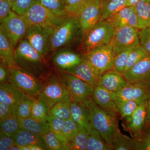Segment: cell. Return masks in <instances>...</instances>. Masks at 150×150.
Wrapping results in <instances>:
<instances>
[{"mask_svg":"<svg viewBox=\"0 0 150 150\" xmlns=\"http://www.w3.org/2000/svg\"><path fill=\"white\" fill-rule=\"evenodd\" d=\"M14 59L17 67L41 81L51 71L46 57L36 51L25 38L14 49Z\"/></svg>","mask_w":150,"mask_h":150,"instance_id":"cell-1","label":"cell"},{"mask_svg":"<svg viewBox=\"0 0 150 150\" xmlns=\"http://www.w3.org/2000/svg\"><path fill=\"white\" fill-rule=\"evenodd\" d=\"M83 103L86 107L92 127L99 132L103 139L113 150L112 140L115 135L121 131L118 127L116 114L103 110L92 99L88 100Z\"/></svg>","mask_w":150,"mask_h":150,"instance_id":"cell-2","label":"cell"},{"mask_svg":"<svg viewBox=\"0 0 150 150\" xmlns=\"http://www.w3.org/2000/svg\"><path fill=\"white\" fill-rule=\"evenodd\" d=\"M81 36V30L77 17L68 16L54 28L49 41V53L57 49L72 46Z\"/></svg>","mask_w":150,"mask_h":150,"instance_id":"cell-3","label":"cell"},{"mask_svg":"<svg viewBox=\"0 0 150 150\" xmlns=\"http://www.w3.org/2000/svg\"><path fill=\"white\" fill-rule=\"evenodd\" d=\"M115 31L107 21H99L82 38L80 50L85 55L97 47L109 44Z\"/></svg>","mask_w":150,"mask_h":150,"instance_id":"cell-4","label":"cell"},{"mask_svg":"<svg viewBox=\"0 0 150 150\" xmlns=\"http://www.w3.org/2000/svg\"><path fill=\"white\" fill-rule=\"evenodd\" d=\"M69 94V92L60 74L51 70L42 80L38 97L45 102L50 110L54 105Z\"/></svg>","mask_w":150,"mask_h":150,"instance_id":"cell-5","label":"cell"},{"mask_svg":"<svg viewBox=\"0 0 150 150\" xmlns=\"http://www.w3.org/2000/svg\"><path fill=\"white\" fill-rule=\"evenodd\" d=\"M8 67V82L24 94L34 98L38 97L42 81L17 66Z\"/></svg>","mask_w":150,"mask_h":150,"instance_id":"cell-6","label":"cell"},{"mask_svg":"<svg viewBox=\"0 0 150 150\" xmlns=\"http://www.w3.org/2000/svg\"><path fill=\"white\" fill-rule=\"evenodd\" d=\"M54 28L45 25H32L28 29L25 38L36 51L46 58L49 54V41Z\"/></svg>","mask_w":150,"mask_h":150,"instance_id":"cell-7","label":"cell"},{"mask_svg":"<svg viewBox=\"0 0 150 150\" xmlns=\"http://www.w3.org/2000/svg\"><path fill=\"white\" fill-rule=\"evenodd\" d=\"M30 25L23 16L12 11L6 18L1 22V26L15 48L20 41L25 37Z\"/></svg>","mask_w":150,"mask_h":150,"instance_id":"cell-8","label":"cell"},{"mask_svg":"<svg viewBox=\"0 0 150 150\" xmlns=\"http://www.w3.org/2000/svg\"><path fill=\"white\" fill-rule=\"evenodd\" d=\"M60 76L73 99L83 103L92 99L93 87L76 75L60 72Z\"/></svg>","mask_w":150,"mask_h":150,"instance_id":"cell-9","label":"cell"},{"mask_svg":"<svg viewBox=\"0 0 150 150\" xmlns=\"http://www.w3.org/2000/svg\"><path fill=\"white\" fill-rule=\"evenodd\" d=\"M23 16L30 25H45L54 28L62 23L65 18L54 14L41 4L39 0L35 1Z\"/></svg>","mask_w":150,"mask_h":150,"instance_id":"cell-10","label":"cell"},{"mask_svg":"<svg viewBox=\"0 0 150 150\" xmlns=\"http://www.w3.org/2000/svg\"><path fill=\"white\" fill-rule=\"evenodd\" d=\"M83 56L100 76L112 69L114 56L110 43L97 47Z\"/></svg>","mask_w":150,"mask_h":150,"instance_id":"cell-11","label":"cell"},{"mask_svg":"<svg viewBox=\"0 0 150 150\" xmlns=\"http://www.w3.org/2000/svg\"><path fill=\"white\" fill-rule=\"evenodd\" d=\"M139 30L136 28L125 26L115 30L110 44L114 56L127 48L140 45Z\"/></svg>","mask_w":150,"mask_h":150,"instance_id":"cell-12","label":"cell"},{"mask_svg":"<svg viewBox=\"0 0 150 150\" xmlns=\"http://www.w3.org/2000/svg\"><path fill=\"white\" fill-rule=\"evenodd\" d=\"M83 56L64 47L57 49L52 54L51 62L60 72L67 71L79 64Z\"/></svg>","mask_w":150,"mask_h":150,"instance_id":"cell-13","label":"cell"},{"mask_svg":"<svg viewBox=\"0 0 150 150\" xmlns=\"http://www.w3.org/2000/svg\"><path fill=\"white\" fill-rule=\"evenodd\" d=\"M101 0H91L80 13L78 18L80 24L81 37L99 21Z\"/></svg>","mask_w":150,"mask_h":150,"instance_id":"cell-14","label":"cell"},{"mask_svg":"<svg viewBox=\"0 0 150 150\" xmlns=\"http://www.w3.org/2000/svg\"><path fill=\"white\" fill-rule=\"evenodd\" d=\"M129 84H150V56L146 57L123 73Z\"/></svg>","mask_w":150,"mask_h":150,"instance_id":"cell-15","label":"cell"},{"mask_svg":"<svg viewBox=\"0 0 150 150\" xmlns=\"http://www.w3.org/2000/svg\"><path fill=\"white\" fill-rule=\"evenodd\" d=\"M146 115L145 103L139 105L131 115L124 118L122 124L123 129L129 132L132 138H136L146 127Z\"/></svg>","mask_w":150,"mask_h":150,"instance_id":"cell-16","label":"cell"},{"mask_svg":"<svg viewBox=\"0 0 150 150\" xmlns=\"http://www.w3.org/2000/svg\"><path fill=\"white\" fill-rule=\"evenodd\" d=\"M105 20L109 22L115 30L125 26L140 29L139 19L134 6L125 7L110 15Z\"/></svg>","mask_w":150,"mask_h":150,"instance_id":"cell-17","label":"cell"},{"mask_svg":"<svg viewBox=\"0 0 150 150\" xmlns=\"http://www.w3.org/2000/svg\"><path fill=\"white\" fill-rule=\"evenodd\" d=\"M65 72L76 75L93 87L97 85L101 76L83 56L82 60L79 64Z\"/></svg>","mask_w":150,"mask_h":150,"instance_id":"cell-18","label":"cell"},{"mask_svg":"<svg viewBox=\"0 0 150 150\" xmlns=\"http://www.w3.org/2000/svg\"><path fill=\"white\" fill-rule=\"evenodd\" d=\"M150 88V84H129L115 93L124 99L134 100L139 104L145 103Z\"/></svg>","mask_w":150,"mask_h":150,"instance_id":"cell-19","label":"cell"},{"mask_svg":"<svg viewBox=\"0 0 150 150\" xmlns=\"http://www.w3.org/2000/svg\"><path fill=\"white\" fill-rule=\"evenodd\" d=\"M92 100L99 107L107 112L116 115L119 113L111 97L110 91L101 86L97 85L93 87Z\"/></svg>","mask_w":150,"mask_h":150,"instance_id":"cell-20","label":"cell"},{"mask_svg":"<svg viewBox=\"0 0 150 150\" xmlns=\"http://www.w3.org/2000/svg\"><path fill=\"white\" fill-rule=\"evenodd\" d=\"M128 83L123 74L112 69L101 75L98 85L116 93Z\"/></svg>","mask_w":150,"mask_h":150,"instance_id":"cell-21","label":"cell"},{"mask_svg":"<svg viewBox=\"0 0 150 150\" xmlns=\"http://www.w3.org/2000/svg\"><path fill=\"white\" fill-rule=\"evenodd\" d=\"M71 118L82 128H84L89 133L93 128L89 119L88 113L85 105L73 99L71 103Z\"/></svg>","mask_w":150,"mask_h":150,"instance_id":"cell-22","label":"cell"},{"mask_svg":"<svg viewBox=\"0 0 150 150\" xmlns=\"http://www.w3.org/2000/svg\"><path fill=\"white\" fill-rule=\"evenodd\" d=\"M24 94L10 83L0 84V102H4L16 108Z\"/></svg>","mask_w":150,"mask_h":150,"instance_id":"cell-23","label":"cell"},{"mask_svg":"<svg viewBox=\"0 0 150 150\" xmlns=\"http://www.w3.org/2000/svg\"><path fill=\"white\" fill-rule=\"evenodd\" d=\"M14 48L10 40L0 26V58L8 67L16 66L14 59Z\"/></svg>","mask_w":150,"mask_h":150,"instance_id":"cell-24","label":"cell"},{"mask_svg":"<svg viewBox=\"0 0 150 150\" xmlns=\"http://www.w3.org/2000/svg\"><path fill=\"white\" fill-rule=\"evenodd\" d=\"M13 138L15 144L19 146L39 145L47 150L42 136L20 129L14 136Z\"/></svg>","mask_w":150,"mask_h":150,"instance_id":"cell-25","label":"cell"},{"mask_svg":"<svg viewBox=\"0 0 150 150\" xmlns=\"http://www.w3.org/2000/svg\"><path fill=\"white\" fill-rule=\"evenodd\" d=\"M19 121L21 129L33 134L43 136L50 130V124L48 121H38L32 117L23 119L19 118Z\"/></svg>","mask_w":150,"mask_h":150,"instance_id":"cell-26","label":"cell"},{"mask_svg":"<svg viewBox=\"0 0 150 150\" xmlns=\"http://www.w3.org/2000/svg\"><path fill=\"white\" fill-rule=\"evenodd\" d=\"M73 98L69 94L54 105L50 110L49 115L64 120L71 118V104Z\"/></svg>","mask_w":150,"mask_h":150,"instance_id":"cell-27","label":"cell"},{"mask_svg":"<svg viewBox=\"0 0 150 150\" xmlns=\"http://www.w3.org/2000/svg\"><path fill=\"white\" fill-rule=\"evenodd\" d=\"M127 6V0H101L99 21L105 20L110 15Z\"/></svg>","mask_w":150,"mask_h":150,"instance_id":"cell-28","label":"cell"},{"mask_svg":"<svg viewBox=\"0 0 150 150\" xmlns=\"http://www.w3.org/2000/svg\"><path fill=\"white\" fill-rule=\"evenodd\" d=\"M110 93L122 118H124L131 115L139 105L134 100L124 99L112 92L110 91Z\"/></svg>","mask_w":150,"mask_h":150,"instance_id":"cell-29","label":"cell"},{"mask_svg":"<svg viewBox=\"0 0 150 150\" xmlns=\"http://www.w3.org/2000/svg\"><path fill=\"white\" fill-rule=\"evenodd\" d=\"M139 20L140 29L150 26V0H141L134 6Z\"/></svg>","mask_w":150,"mask_h":150,"instance_id":"cell-30","label":"cell"},{"mask_svg":"<svg viewBox=\"0 0 150 150\" xmlns=\"http://www.w3.org/2000/svg\"><path fill=\"white\" fill-rule=\"evenodd\" d=\"M112 146L113 150H136V141L119 131L113 138Z\"/></svg>","mask_w":150,"mask_h":150,"instance_id":"cell-31","label":"cell"},{"mask_svg":"<svg viewBox=\"0 0 150 150\" xmlns=\"http://www.w3.org/2000/svg\"><path fill=\"white\" fill-rule=\"evenodd\" d=\"M1 130L8 136L13 137L21 129L19 118L15 111L7 117L0 121Z\"/></svg>","mask_w":150,"mask_h":150,"instance_id":"cell-32","label":"cell"},{"mask_svg":"<svg viewBox=\"0 0 150 150\" xmlns=\"http://www.w3.org/2000/svg\"><path fill=\"white\" fill-rule=\"evenodd\" d=\"M86 150H112L107 144L101 135L96 129L93 128L89 134L87 142Z\"/></svg>","mask_w":150,"mask_h":150,"instance_id":"cell-33","label":"cell"},{"mask_svg":"<svg viewBox=\"0 0 150 150\" xmlns=\"http://www.w3.org/2000/svg\"><path fill=\"white\" fill-rule=\"evenodd\" d=\"M35 98L23 95L15 110L16 113L19 118L23 119L31 117L33 104Z\"/></svg>","mask_w":150,"mask_h":150,"instance_id":"cell-34","label":"cell"},{"mask_svg":"<svg viewBox=\"0 0 150 150\" xmlns=\"http://www.w3.org/2000/svg\"><path fill=\"white\" fill-rule=\"evenodd\" d=\"M49 110L45 102L39 98H36L33 104L31 117L38 121H48L47 118L49 115Z\"/></svg>","mask_w":150,"mask_h":150,"instance_id":"cell-35","label":"cell"},{"mask_svg":"<svg viewBox=\"0 0 150 150\" xmlns=\"http://www.w3.org/2000/svg\"><path fill=\"white\" fill-rule=\"evenodd\" d=\"M89 134L88 131L85 129L81 128L72 140L68 143L70 150H86Z\"/></svg>","mask_w":150,"mask_h":150,"instance_id":"cell-36","label":"cell"},{"mask_svg":"<svg viewBox=\"0 0 150 150\" xmlns=\"http://www.w3.org/2000/svg\"><path fill=\"white\" fill-rule=\"evenodd\" d=\"M40 4L57 16H68L64 0H39Z\"/></svg>","mask_w":150,"mask_h":150,"instance_id":"cell-37","label":"cell"},{"mask_svg":"<svg viewBox=\"0 0 150 150\" xmlns=\"http://www.w3.org/2000/svg\"><path fill=\"white\" fill-rule=\"evenodd\" d=\"M42 137L47 150H70L68 145L66 144L58 139L51 130L43 135Z\"/></svg>","mask_w":150,"mask_h":150,"instance_id":"cell-38","label":"cell"},{"mask_svg":"<svg viewBox=\"0 0 150 150\" xmlns=\"http://www.w3.org/2000/svg\"><path fill=\"white\" fill-rule=\"evenodd\" d=\"M135 48H127L114 56L112 69L123 74L125 72L126 62L131 51Z\"/></svg>","mask_w":150,"mask_h":150,"instance_id":"cell-39","label":"cell"},{"mask_svg":"<svg viewBox=\"0 0 150 150\" xmlns=\"http://www.w3.org/2000/svg\"><path fill=\"white\" fill-rule=\"evenodd\" d=\"M144 49L141 45L135 47L129 54L126 62L125 71L129 69L142 59L149 56Z\"/></svg>","mask_w":150,"mask_h":150,"instance_id":"cell-40","label":"cell"},{"mask_svg":"<svg viewBox=\"0 0 150 150\" xmlns=\"http://www.w3.org/2000/svg\"><path fill=\"white\" fill-rule=\"evenodd\" d=\"M47 120L50 124V130L55 134L56 137L66 144L68 142L64 137L62 132L63 125L65 120L49 115Z\"/></svg>","mask_w":150,"mask_h":150,"instance_id":"cell-41","label":"cell"},{"mask_svg":"<svg viewBox=\"0 0 150 150\" xmlns=\"http://www.w3.org/2000/svg\"><path fill=\"white\" fill-rule=\"evenodd\" d=\"M91 0H67L65 7L68 15L78 18L80 13Z\"/></svg>","mask_w":150,"mask_h":150,"instance_id":"cell-42","label":"cell"},{"mask_svg":"<svg viewBox=\"0 0 150 150\" xmlns=\"http://www.w3.org/2000/svg\"><path fill=\"white\" fill-rule=\"evenodd\" d=\"M81 127L73 121L71 118L65 120L62 132L68 143L70 142Z\"/></svg>","mask_w":150,"mask_h":150,"instance_id":"cell-43","label":"cell"},{"mask_svg":"<svg viewBox=\"0 0 150 150\" xmlns=\"http://www.w3.org/2000/svg\"><path fill=\"white\" fill-rule=\"evenodd\" d=\"M136 150H150V127L146 126L136 138Z\"/></svg>","mask_w":150,"mask_h":150,"instance_id":"cell-44","label":"cell"},{"mask_svg":"<svg viewBox=\"0 0 150 150\" xmlns=\"http://www.w3.org/2000/svg\"><path fill=\"white\" fill-rule=\"evenodd\" d=\"M38 0H16L12 6V10L18 14L23 16L30 6Z\"/></svg>","mask_w":150,"mask_h":150,"instance_id":"cell-45","label":"cell"},{"mask_svg":"<svg viewBox=\"0 0 150 150\" xmlns=\"http://www.w3.org/2000/svg\"><path fill=\"white\" fill-rule=\"evenodd\" d=\"M140 45L150 56V27L139 30Z\"/></svg>","mask_w":150,"mask_h":150,"instance_id":"cell-46","label":"cell"},{"mask_svg":"<svg viewBox=\"0 0 150 150\" xmlns=\"http://www.w3.org/2000/svg\"><path fill=\"white\" fill-rule=\"evenodd\" d=\"M15 144L13 137L5 134L1 130L0 131V150H9Z\"/></svg>","mask_w":150,"mask_h":150,"instance_id":"cell-47","label":"cell"},{"mask_svg":"<svg viewBox=\"0 0 150 150\" xmlns=\"http://www.w3.org/2000/svg\"><path fill=\"white\" fill-rule=\"evenodd\" d=\"M12 11V5L7 0H0V22L6 18Z\"/></svg>","mask_w":150,"mask_h":150,"instance_id":"cell-48","label":"cell"},{"mask_svg":"<svg viewBox=\"0 0 150 150\" xmlns=\"http://www.w3.org/2000/svg\"><path fill=\"white\" fill-rule=\"evenodd\" d=\"M14 111L15 109L10 105L4 102H0V121L7 117Z\"/></svg>","mask_w":150,"mask_h":150,"instance_id":"cell-49","label":"cell"},{"mask_svg":"<svg viewBox=\"0 0 150 150\" xmlns=\"http://www.w3.org/2000/svg\"><path fill=\"white\" fill-rule=\"evenodd\" d=\"M9 67L7 64L1 61L0 64V83L8 82Z\"/></svg>","mask_w":150,"mask_h":150,"instance_id":"cell-50","label":"cell"},{"mask_svg":"<svg viewBox=\"0 0 150 150\" xmlns=\"http://www.w3.org/2000/svg\"><path fill=\"white\" fill-rule=\"evenodd\" d=\"M146 106V125L150 127V88L147 97L145 102Z\"/></svg>","mask_w":150,"mask_h":150,"instance_id":"cell-51","label":"cell"},{"mask_svg":"<svg viewBox=\"0 0 150 150\" xmlns=\"http://www.w3.org/2000/svg\"><path fill=\"white\" fill-rule=\"evenodd\" d=\"M31 150H46V148L39 145H32L30 146Z\"/></svg>","mask_w":150,"mask_h":150,"instance_id":"cell-52","label":"cell"},{"mask_svg":"<svg viewBox=\"0 0 150 150\" xmlns=\"http://www.w3.org/2000/svg\"><path fill=\"white\" fill-rule=\"evenodd\" d=\"M141 0H127V6H135Z\"/></svg>","mask_w":150,"mask_h":150,"instance_id":"cell-53","label":"cell"},{"mask_svg":"<svg viewBox=\"0 0 150 150\" xmlns=\"http://www.w3.org/2000/svg\"><path fill=\"white\" fill-rule=\"evenodd\" d=\"M9 150H21V149L20 146L15 144L11 147Z\"/></svg>","mask_w":150,"mask_h":150,"instance_id":"cell-54","label":"cell"},{"mask_svg":"<svg viewBox=\"0 0 150 150\" xmlns=\"http://www.w3.org/2000/svg\"><path fill=\"white\" fill-rule=\"evenodd\" d=\"M20 147L21 149V150H31L29 146H21Z\"/></svg>","mask_w":150,"mask_h":150,"instance_id":"cell-55","label":"cell"},{"mask_svg":"<svg viewBox=\"0 0 150 150\" xmlns=\"http://www.w3.org/2000/svg\"><path fill=\"white\" fill-rule=\"evenodd\" d=\"M7 1H8L12 5V6L14 2L16 0H7Z\"/></svg>","mask_w":150,"mask_h":150,"instance_id":"cell-56","label":"cell"},{"mask_svg":"<svg viewBox=\"0 0 150 150\" xmlns=\"http://www.w3.org/2000/svg\"><path fill=\"white\" fill-rule=\"evenodd\" d=\"M67 0H64V2H65V3H66V2H67Z\"/></svg>","mask_w":150,"mask_h":150,"instance_id":"cell-57","label":"cell"},{"mask_svg":"<svg viewBox=\"0 0 150 150\" xmlns=\"http://www.w3.org/2000/svg\"></svg>","mask_w":150,"mask_h":150,"instance_id":"cell-58","label":"cell"}]
</instances>
